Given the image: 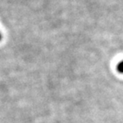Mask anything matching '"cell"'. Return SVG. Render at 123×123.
<instances>
[{"label": "cell", "mask_w": 123, "mask_h": 123, "mask_svg": "<svg viewBox=\"0 0 123 123\" xmlns=\"http://www.w3.org/2000/svg\"><path fill=\"white\" fill-rule=\"evenodd\" d=\"M116 70L119 72L120 74H123V60H121L119 63L116 66Z\"/></svg>", "instance_id": "cell-1"}, {"label": "cell", "mask_w": 123, "mask_h": 123, "mask_svg": "<svg viewBox=\"0 0 123 123\" xmlns=\"http://www.w3.org/2000/svg\"><path fill=\"white\" fill-rule=\"evenodd\" d=\"M1 39H2V36H1V33H0V41H1Z\"/></svg>", "instance_id": "cell-2"}]
</instances>
